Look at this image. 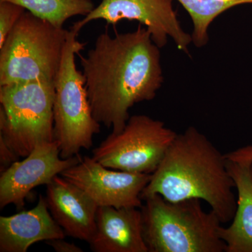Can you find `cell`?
Segmentation results:
<instances>
[{
    "label": "cell",
    "instance_id": "obj_11",
    "mask_svg": "<svg viewBox=\"0 0 252 252\" xmlns=\"http://www.w3.org/2000/svg\"><path fill=\"white\" fill-rule=\"evenodd\" d=\"M46 187V201L55 220L66 235L89 243L95 230L97 203L61 175Z\"/></svg>",
    "mask_w": 252,
    "mask_h": 252
},
{
    "label": "cell",
    "instance_id": "obj_4",
    "mask_svg": "<svg viewBox=\"0 0 252 252\" xmlns=\"http://www.w3.org/2000/svg\"><path fill=\"white\" fill-rule=\"evenodd\" d=\"M68 32L25 11L0 47V86L54 81Z\"/></svg>",
    "mask_w": 252,
    "mask_h": 252
},
{
    "label": "cell",
    "instance_id": "obj_5",
    "mask_svg": "<svg viewBox=\"0 0 252 252\" xmlns=\"http://www.w3.org/2000/svg\"><path fill=\"white\" fill-rule=\"evenodd\" d=\"M78 34L73 28L69 30L54 80V140L64 159L79 155L81 149H91L94 136L100 132V124L91 111L85 77L76 66V55L84 48L78 41Z\"/></svg>",
    "mask_w": 252,
    "mask_h": 252
},
{
    "label": "cell",
    "instance_id": "obj_13",
    "mask_svg": "<svg viewBox=\"0 0 252 252\" xmlns=\"http://www.w3.org/2000/svg\"><path fill=\"white\" fill-rule=\"evenodd\" d=\"M65 233L39 195L34 208L9 217H0V252H26L34 243L64 239Z\"/></svg>",
    "mask_w": 252,
    "mask_h": 252
},
{
    "label": "cell",
    "instance_id": "obj_1",
    "mask_svg": "<svg viewBox=\"0 0 252 252\" xmlns=\"http://www.w3.org/2000/svg\"><path fill=\"white\" fill-rule=\"evenodd\" d=\"M80 58L93 116L114 133L124 130L131 107L155 98L163 83L160 48L141 24L114 36L102 33Z\"/></svg>",
    "mask_w": 252,
    "mask_h": 252
},
{
    "label": "cell",
    "instance_id": "obj_15",
    "mask_svg": "<svg viewBox=\"0 0 252 252\" xmlns=\"http://www.w3.org/2000/svg\"><path fill=\"white\" fill-rule=\"evenodd\" d=\"M188 12L193 23L192 43L197 48L206 46L209 41L208 30L218 16L227 10L245 4L252 0H177Z\"/></svg>",
    "mask_w": 252,
    "mask_h": 252
},
{
    "label": "cell",
    "instance_id": "obj_16",
    "mask_svg": "<svg viewBox=\"0 0 252 252\" xmlns=\"http://www.w3.org/2000/svg\"><path fill=\"white\" fill-rule=\"evenodd\" d=\"M21 5L36 17L63 28L69 18L87 16L94 9L92 0H0Z\"/></svg>",
    "mask_w": 252,
    "mask_h": 252
},
{
    "label": "cell",
    "instance_id": "obj_18",
    "mask_svg": "<svg viewBox=\"0 0 252 252\" xmlns=\"http://www.w3.org/2000/svg\"><path fill=\"white\" fill-rule=\"evenodd\" d=\"M19 157L10 148L6 142L0 137V165L1 172L4 171L14 162L17 161Z\"/></svg>",
    "mask_w": 252,
    "mask_h": 252
},
{
    "label": "cell",
    "instance_id": "obj_17",
    "mask_svg": "<svg viewBox=\"0 0 252 252\" xmlns=\"http://www.w3.org/2000/svg\"><path fill=\"white\" fill-rule=\"evenodd\" d=\"M26 10L21 5L0 1V47Z\"/></svg>",
    "mask_w": 252,
    "mask_h": 252
},
{
    "label": "cell",
    "instance_id": "obj_8",
    "mask_svg": "<svg viewBox=\"0 0 252 252\" xmlns=\"http://www.w3.org/2000/svg\"><path fill=\"white\" fill-rule=\"evenodd\" d=\"M173 1L102 0L97 7L74 23L72 28L79 32L81 28L96 20H104L109 25H116L123 20L138 21L150 32L152 40L160 49L166 45L168 37H171L180 51L188 54L191 34L181 26Z\"/></svg>",
    "mask_w": 252,
    "mask_h": 252
},
{
    "label": "cell",
    "instance_id": "obj_2",
    "mask_svg": "<svg viewBox=\"0 0 252 252\" xmlns=\"http://www.w3.org/2000/svg\"><path fill=\"white\" fill-rule=\"evenodd\" d=\"M225 154L200 131L190 126L177 134L141 193L155 194L170 202L197 198L211 207L222 223L232 221L237 199Z\"/></svg>",
    "mask_w": 252,
    "mask_h": 252
},
{
    "label": "cell",
    "instance_id": "obj_14",
    "mask_svg": "<svg viewBox=\"0 0 252 252\" xmlns=\"http://www.w3.org/2000/svg\"><path fill=\"white\" fill-rule=\"evenodd\" d=\"M238 190L237 209L232 223L220 229L225 252H252V162L227 160Z\"/></svg>",
    "mask_w": 252,
    "mask_h": 252
},
{
    "label": "cell",
    "instance_id": "obj_20",
    "mask_svg": "<svg viewBox=\"0 0 252 252\" xmlns=\"http://www.w3.org/2000/svg\"><path fill=\"white\" fill-rule=\"evenodd\" d=\"M46 244L54 249L57 252H83L82 249L74 245L64 241V239H56V240L46 241Z\"/></svg>",
    "mask_w": 252,
    "mask_h": 252
},
{
    "label": "cell",
    "instance_id": "obj_6",
    "mask_svg": "<svg viewBox=\"0 0 252 252\" xmlns=\"http://www.w3.org/2000/svg\"><path fill=\"white\" fill-rule=\"evenodd\" d=\"M54 81L0 86V137L19 158L54 141Z\"/></svg>",
    "mask_w": 252,
    "mask_h": 252
},
{
    "label": "cell",
    "instance_id": "obj_19",
    "mask_svg": "<svg viewBox=\"0 0 252 252\" xmlns=\"http://www.w3.org/2000/svg\"><path fill=\"white\" fill-rule=\"evenodd\" d=\"M225 158L232 161L252 162V145L247 146L225 154Z\"/></svg>",
    "mask_w": 252,
    "mask_h": 252
},
{
    "label": "cell",
    "instance_id": "obj_3",
    "mask_svg": "<svg viewBox=\"0 0 252 252\" xmlns=\"http://www.w3.org/2000/svg\"><path fill=\"white\" fill-rule=\"evenodd\" d=\"M140 207L143 238L149 252H225L221 221L206 212L201 200L170 202L155 194Z\"/></svg>",
    "mask_w": 252,
    "mask_h": 252
},
{
    "label": "cell",
    "instance_id": "obj_7",
    "mask_svg": "<svg viewBox=\"0 0 252 252\" xmlns=\"http://www.w3.org/2000/svg\"><path fill=\"white\" fill-rule=\"evenodd\" d=\"M177 135L160 121L132 116L124 130L112 132L93 150L92 158L113 170L152 175Z\"/></svg>",
    "mask_w": 252,
    "mask_h": 252
},
{
    "label": "cell",
    "instance_id": "obj_12",
    "mask_svg": "<svg viewBox=\"0 0 252 252\" xmlns=\"http://www.w3.org/2000/svg\"><path fill=\"white\" fill-rule=\"evenodd\" d=\"M89 243L94 252H149L140 208L99 207L95 230Z\"/></svg>",
    "mask_w": 252,
    "mask_h": 252
},
{
    "label": "cell",
    "instance_id": "obj_10",
    "mask_svg": "<svg viewBox=\"0 0 252 252\" xmlns=\"http://www.w3.org/2000/svg\"><path fill=\"white\" fill-rule=\"evenodd\" d=\"M79 155L62 158L56 141L41 142L24 160L14 162L0 177V207L14 205L22 208L25 200L38 186L47 185L56 176L80 161Z\"/></svg>",
    "mask_w": 252,
    "mask_h": 252
},
{
    "label": "cell",
    "instance_id": "obj_9",
    "mask_svg": "<svg viewBox=\"0 0 252 252\" xmlns=\"http://www.w3.org/2000/svg\"><path fill=\"white\" fill-rule=\"evenodd\" d=\"M61 175L84 190L99 207L116 208H140L141 193L151 179L149 174L112 170L89 157Z\"/></svg>",
    "mask_w": 252,
    "mask_h": 252
}]
</instances>
